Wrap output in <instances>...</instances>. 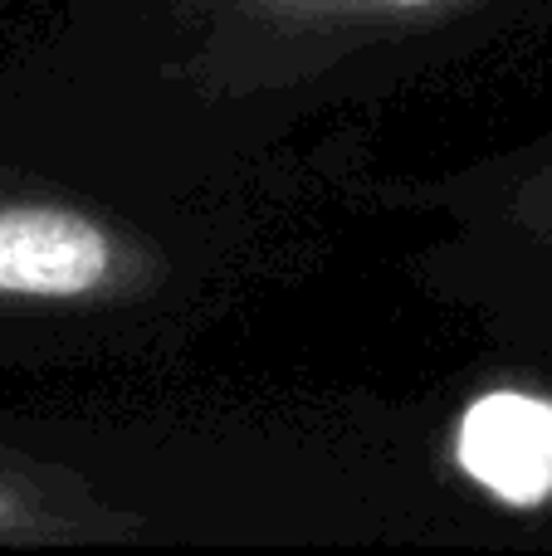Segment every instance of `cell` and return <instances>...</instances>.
Returning <instances> with one entry per match:
<instances>
[{"mask_svg":"<svg viewBox=\"0 0 552 556\" xmlns=\"http://www.w3.org/2000/svg\"><path fill=\"white\" fill-rule=\"evenodd\" d=\"M460 464L494 498L534 508L552 493V405L538 395H485L460 425Z\"/></svg>","mask_w":552,"mask_h":556,"instance_id":"cell-1","label":"cell"},{"mask_svg":"<svg viewBox=\"0 0 552 556\" xmlns=\"http://www.w3.org/2000/svg\"><path fill=\"white\" fill-rule=\"evenodd\" d=\"M25 522H29L25 493L15 489V479H10L5 469H0V532H15V528H25Z\"/></svg>","mask_w":552,"mask_h":556,"instance_id":"cell-2","label":"cell"},{"mask_svg":"<svg viewBox=\"0 0 552 556\" xmlns=\"http://www.w3.org/2000/svg\"><path fill=\"white\" fill-rule=\"evenodd\" d=\"M397 5H426V0H397Z\"/></svg>","mask_w":552,"mask_h":556,"instance_id":"cell-3","label":"cell"}]
</instances>
